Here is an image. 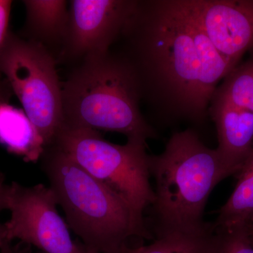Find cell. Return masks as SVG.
I'll return each mask as SVG.
<instances>
[{"label": "cell", "instance_id": "obj_1", "mask_svg": "<svg viewBox=\"0 0 253 253\" xmlns=\"http://www.w3.org/2000/svg\"><path fill=\"white\" fill-rule=\"evenodd\" d=\"M118 39L142 99L163 114L201 123L210 103L201 86L200 64L181 0L137 1Z\"/></svg>", "mask_w": 253, "mask_h": 253}, {"label": "cell", "instance_id": "obj_2", "mask_svg": "<svg viewBox=\"0 0 253 253\" xmlns=\"http://www.w3.org/2000/svg\"><path fill=\"white\" fill-rule=\"evenodd\" d=\"M149 169L156 181L151 207L157 237L212 231L204 219L208 198L223 179L235 174L217 150L203 144L191 129L179 131L169 138L163 153L149 155Z\"/></svg>", "mask_w": 253, "mask_h": 253}, {"label": "cell", "instance_id": "obj_3", "mask_svg": "<svg viewBox=\"0 0 253 253\" xmlns=\"http://www.w3.org/2000/svg\"><path fill=\"white\" fill-rule=\"evenodd\" d=\"M63 126L124 134L146 145L157 136L141 114L140 83L118 53L86 58L62 84Z\"/></svg>", "mask_w": 253, "mask_h": 253}, {"label": "cell", "instance_id": "obj_4", "mask_svg": "<svg viewBox=\"0 0 253 253\" xmlns=\"http://www.w3.org/2000/svg\"><path fill=\"white\" fill-rule=\"evenodd\" d=\"M41 160L68 226L86 249L121 253L131 236L151 238L145 222L124 200L59 148H45Z\"/></svg>", "mask_w": 253, "mask_h": 253}, {"label": "cell", "instance_id": "obj_5", "mask_svg": "<svg viewBox=\"0 0 253 253\" xmlns=\"http://www.w3.org/2000/svg\"><path fill=\"white\" fill-rule=\"evenodd\" d=\"M51 146L59 148L129 205L145 222L144 212L155 200L150 184L146 145L106 141L99 131L62 126Z\"/></svg>", "mask_w": 253, "mask_h": 253}, {"label": "cell", "instance_id": "obj_6", "mask_svg": "<svg viewBox=\"0 0 253 253\" xmlns=\"http://www.w3.org/2000/svg\"><path fill=\"white\" fill-rule=\"evenodd\" d=\"M57 61L41 44L10 31L0 56V71L41 134L45 148L52 144L63 124Z\"/></svg>", "mask_w": 253, "mask_h": 253}, {"label": "cell", "instance_id": "obj_7", "mask_svg": "<svg viewBox=\"0 0 253 253\" xmlns=\"http://www.w3.org/2000/svg\"><path fill=\"white\" fill-rule=\"evenodd\" d=\"M58 206L50 186L6 185V210L11 214L3 224L7 241L20 240L45 253H85L84 245L73 241Z\"/></svg>", "mask_w": 253, "mask_h": 253}, {"label": "cell", "instance_id": "obj_8", "mask_svg": "<svg viewBox=\"0 0 253 253\" xmlns=\"http://www.w3.org/2000/svg\"><path fill=\"white\" fill-rule=\"evenodd\" d=\"M136 2V0L70 1L67 33L58 59L78 64L86 58L109 52Z\"/></svg>", "mask_w": 253, "mask_h": 253}, {"label": "cell", "instance_id": "obj_9", "mask_svg": "<svg viewBox=\"0 0 253 253\" xmlns=\"http://www.w3.org/2000/svg\"><path fill=\"white\" fill-rule=\"evenodd\" d=\"M219 53L236 66L253 49V0H183Z\"/></svg>", "mask_w": 253, "mask_h": 253}, {"label": "cell", "instance_id": "obj_10", "mask_svg": "<svg viewBox=\"0 0 253 253\" xmlns=\"http://www.w3.org/2000/svg\"><path fill=\"white\" fill-rule=\"evenodd\" d=\"M209 113L217 128L216 150L236 174L253 148V113L215 102L210 104Z\"/></svg>", "mask_w": 253, "mask_h": 253}, {"label": "cell", "instance_id": "obj_11", "mask_svg": "<svg viewBox=\"0 0 253 253\" xmlns=\"http://www.w3.org/2000/svg\"><path fill=\"white\" fill-rule=\"evenodd\" d=\"M26 19L22 38L35 42L59 57L69 22L66 0H24ZM58 59V58H57Z\"/></svg>", "mask_w": 253, "mask_h": 253}, {"label": "cell", "instance_id": "obj_12", "mask_svg": "<svg viewBox=\"0 0 253 253\" xmlns=\"http://www.w3.org/2000/svg\"><path fill=\"white\" fill-rule=\"evenodd\" d=\"M0 144L26 162L36 163L45 149L42 137L22 109L0 103Z\"/></svg>", "mask_w": 253, "mask_h": 253}, {"label": "cell", "instance_id": "obj_13", "mask_svg": "<svg viewBox=\"0 0 253 253\" xmlns=\"http://www.w3.org/2000/svg\"><path fill=\"white\" fill-rule=\"evenodd\" d=\"M235 175L234 191L211 224L213 232L253 228V148Z\"/></svg>", "mask_w": 253, "mask_h": 253}, {"label": "cell", "instance_id": "obj_14", "mask_svg": "<svg viewBox=\"0 0 253 253\" xmlns=\"http://www.w3.org/2000/svg\"><path fill=\"white\" fill-rule=\"evenodd\" d=\"M190 26L200 64L201 86L206 99L211 104L212 95L221 80L236 67L218 51L206 33L196 22L188 10Z\"/></svg>", "mask_w": 253, "mask_h": 253}, {"label": "cell", "instance_id": "obj_15", "mask_svg": "<svg viewBox=\"0 0 253 253\" xmlns=\"http://www.w3.org/2000/svg\"><path fill=\"white\" fill-rule=\"evenodd\" d=\"M249 52L248 59L223 79L211 103H224L253 113V49Z\"/></svg>", "mask_w": 253, "mask_h": 253}, {"label": "cell", "instance_id": "obj_16", "mask_svg": "<svg viewBox=\"0 0 253 253\" xmlns=\"http://www.w3.org/2000/svg\"><path fill=\"white\" fill-rule=\"evenodd\" d=\"M214 232L206 234L173 233L157 237L149 246L131 249L121 253H211Z\"/></svg>", "mask_w": 253, "mask_h": 253}, {"label": "cell", "instance_id": "obj_17", "mask_svg": "<svg viewBox=\"0 0 253 253\" xmlns=\"http://www.w3.org/2000/svg\"><path fill=\"white\" fill-rule=\"evenodd\" d=\"M211 253H253L250 229L214 232Z\"/></svg>", "mask_w": 253, "mask_h": 253}, {"label": "cell", "instance_id": "obj_18", "mask_svg": "<svg viewBox=\"0 0 253 253\" xmlns=\"http://www.w3.org/2000/svg\"><path fill=\"white\" fill-rule=\"evenodd\" d=\"M12 1L0 0V56L9 33V21ZM0 71V103H9L13 91L6 79H3Z\"/></svg>", "mask_w": 253, "mask_h": 253}, {"label": "cell", "instance_id": "obj_19", "mask_svg": "<svg viewBox=\"0 0 253 253\" xmlns=\"http://www.w3.org/2000/svg\"><path fill=\"white\" fill-rule=\"evenodd\" d=\"M6 184L0 181V212L6 210Z\"/></svg>", "mask_w": 253, "mask_h": 253}, {"label": "cell", "instance_id": "obj_20", "mask_svg": "<svg viewBox=\"0 0 253 253\" xmlns=\"http://www.w3.org/2000/svg\"><path fill=\"white\" fill-rule=\"evenodd\" d=\"M9 244V241L6 239L4 224L0 223V250L2 249L3 248Z\"/></svg>", "mask_w": 253, "mask_h": 253}, {"label": "cell", "instance_id": "obj_21", "mask_svg": "<svg viewBox=\"0 0 253 253\" xmlns=\"http://www.w3.org/2000/svg\"><path fill=\"white\" fill-rule=\"evenodd\" d=\"M1 253H13L9 249V244L1 250Z\"/></svg>", "mask_w": 253, "mask_h": 253}, {"label": "cell", "instance_id": "obj_22", "mask_svg": "<svg viewBox=\"0 0 253 253\" xmlns=\"http://www.w3.org/2000/svg\"><path fill=\"white\" fill-rule=\"evenodd\" d=\"M85 253H97L94 252V251H90V250H88L87 249H86Z\"/></svg>", "mask_w": 253, "mask_h": 253}, {"label": "cell", "instance_id": "obj_23", "mask_svg": "<svg viewBox=\"0 0 253 253\" xmlns=\"http://www.w3.org/2000/svg\"><path fill=\"white\" fill-rule=\"evenodd\" d=\"M251 239H252V243L253 245V234H252V233H251Z\"/></svg>", "mask_w": 253, "mask_h": 253}, {"label": "cell", "instance_id": "obj_24", "mask_svg": "<svg viewBox=\"0 0 253 253\" xmlns=\"http://www.w3.org/2000/svg\"><path fill=\"white\" fill-rule=\"evenodd\" d=\"M251 232L252 233V234H253V229H251Z\"/></svg>", "mask_w": 253, "mask_h": 253}]
</instances>
